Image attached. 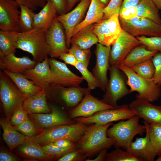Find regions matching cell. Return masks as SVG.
Listing matches in <instances>:
<instances>
[{
  "label": "cell",
  "mask_w": 161,
  "mask_h": 161,
  "mask_svg": "<svg viewBox=\"0 0 161 161\" xmlns=\"http://www.w3.org/2000/svg\"><path fill=\"white\" fill-rule=\"evenodd\" d=\"M64 29L62 24L55 18L46 32V40L50 50L49 55L52 58L59 57L62 53L68 52Z\"/></svg>",
  "instance_id": "cell-14"
},
{
  "label": "cell",
  "mask_w": 161,
  "mask_h": 161,
  "mask_svg": "<svg viewBox=\"0 0 161 161\" xmlns=\"http://www.w3.org/2000/svg\"><path fill=\"white\" fill-rule=\"evenodd\" d=\"M18 150L22 156L28 158L41 160L51 161L55 159L44 152L41 146L27 138L23 144L18 146Z\"/></svg>",
  "instance_id": "cell-26"
},
{
  "label": "cell",
  "mask_w": 161,
  "mask_h": 161,
  "mask_svg": "<svg viewBox=\"0 0 161 161\" xmlns=\"http://www.w3.org/2000/svg\"><path fill=\"white\" fill-rule=\"evenodd\" d=\"M20 14L19 26L21 32H25L33 29V24L35 13L28 7L23 5H19Z\"/></svg>",
  "instance_id": "cell-35"
},
{
  "label": "cell",
  "mask_w": 161,
  "mask_h": 161,
  "mask_svg": "<svg viewBox=\"0 0 161 161\" xmlns=\"http://www.w3.org/2000/svg\"><path fill=\"white\" fill-rule=\"evenodd\" d=\"M50 1L55 7L58 15L66 13V0H48Z\"/></svg>",
  "instance_id": "cell-51"
},
{
  "label": "cell",
  "mask_w": 161,
  "mask_h": 161,
  "mask_svg": "<svg viewBox=\"0 0 161 161\" xmlns=\"http://www.w3.org/2000/svg\"><path fill=\"white\" fill-rule=\"evenodd\" d=\"M159 10H161V0H151Z\"/></svg>",
  "instance_id": "cell-57"
},
{
  "label": "cell",
  "mask_w": 161,
  "mask_h": 161,
  "mask_svg": "<svg viewBox=\"0 0 161 161\" xmlns=\"http://www.w3.org/2000/svg\"><path fill=\"white\" fill-rule=\"evenodd\" d=\"M156 161H161V156H158V158L155 160Z\"/></svg>",
  "instance_id": "cell-59"
},
{
  "label": "cell",
  "mask_w": 161,
  "mask_h": 161,
  "mask_svg": "<svg viewBox=\"0 0 161 161\" xmlns=\"http://www.w3.org/2000/svg\"><path fill=\"white\" fill-rule=\"evenodd\" d=\"M130 150L131 153L142 161L154 160L156 155L146 127L145 136L144 137H137L134 141L131 142Z\"/></svg>",
  "instance_id": "cell-21"
},
{
  "label": "cell",
  "mask_w": 161,
  "mask_h": 161,
  "mask_svg": "<svg viewBox=\"0 0 161 161\" xmlns=\"http://www.w3.org/2000/svg\"><path fill=\"white\" fill-rule=\"evenodd\" d=\"M51 143L62 148L75 149L78 148L77 143L68 139H60Z\"/></svg>",
  "instance_id": "cell-50"
},
{
  "label": "cell",
  "mask_w": 161,
  "mask_h": 161,
  "mask_svg": "<svg viewBox=\"0 0 161 161\" xmlns=\"http://www.w3.org/2000/svg\"><path fill=\"white\" fill-rule=\"evenodd\" d=\"M155 68V73L152 79L154 83L161 85V52H157L151 59Z\"/></svg>",
  "instance_id": "cell-45"
},
{
  "label": "cell",
  "mask_w": 161,
  "mask_h": 161,
  "mask_svg": "<svg viewBox=\"0 0 161 161\" xmlns=\"http://www.w3.org/2000/svg\"><path fill=\"white\" fill-rule=\"evenodd\" d=\"M19 159L11 153L3 150H1L0 152V161H17Z\"/></svg>",
  "instance_id": "cell-53"
},
{
  "label": "cell",
  "mask_w": 161,
  "mask_h": 161,
  "mask_svg": "<svg viewBox=\"0 0 161 161\" xmlns=\"http://www.w3.org/2000/svg\"><path fill=\"white\" fill-rule=\"evenodd\" d=\"M135 115L127 104H122L113 109L102 110L88 117L75 119L77 123L104 125L120 120L128 119Z\"/></svg>",
  "instance_id": "cell-8"
},
{
  "label": "cell",
  "mask_w": 161,
  "mask_h": 161,
  "mask_svg": "<svg viewBox=\"0 0 161 161\" xmlns=\"http://www.w3.org/2000/svg\"><path fill=\"white\" fill-rule=\"evenodd\" d=\"M91 25L83 29L75 35L73 36L71 40V44H74L80 48L86 49L98 42L96 35L91 31Z\"/></svg>",
  "instance_id": "cell-31"
},
{
  "label": "cell",
  "mask_w": 161,
  "mask_h": 161,
  "mask_svg": "<svg viewBox=\"0 0 161 161\" xmlns=\"http://www.w3.org/2000/svg\"><path fill=\"white\" fill-rule=\"evenodd\" d=\"M57 14L55 6L50 1L48 0L40 11L35 13L33 28L41 29L47 32L52 24Z\"/></svg>",
  "instance_id": "cell-24"
},
{
  "label": "cell",
  "mask_w": 161,
  "mask_h": 161,
  "mask_svg": "<svg viewBox=\"0 0 161 161\" xmlns=\"http://www.w3.org/2000/svg\"><path fill=\"white\" fill-rule=\"evenodd\" d=\"M44 30L33 28L25 32H18L17 48L31 54L37 63L43 61L50 52Z\"/></svg>",
  "instance_id": "cell-4"
},
{
  "label": "cell",
  "mask_w": 161,
  "mask_h": 161,
  "mask_svg": "<svg viewBox=\"0 0 161 161\" xmlns=\"http://www.w3.org/2000/svg\"><path fill=\"white\" fill-rule=\"evenodd\" d=\"M135 115L148 123L161 124V105H153L146 100L137 99L129 105Z\"/></svg>",
  "instance_id": "cell-18"
},
{
  "label": "cell",
  "mask_w": 161,
  "mask_h": 161,
  "mask_svg": "<svg viewBox=\"0 0 161 161\" xmlns=\"http://www.w3.org/2000/svg\"><path fill=\"white\" fill-rule=\"evenodd\" d=\"M136 7L137 16L149 19L161 24L159 10L151 0H141Z\"/></svg>",
  "instance_id": "cell-32"
},
{
  "label": "cell",
  "mask_w": 161,
  "mask_h": 161,
  "mask_svg": "<svg viewBox=\"0 0 161 161\" xmlns=\"http://www.w3.org/2000/svg\"><path fill=\"white\" fill-rule=\"evenodd\" d=\"M13 127L16 130L27 137H30L37 135V129L32 121L28 117L21 124Z\"/></svg>",
  "instance_id": "cell-42"
},
{
  "label": "cell",
  "mask_w": 161,
  "mask_h": 161,
  "mask_svg": "<svg viewBox=\"0 0 161 161\" xmlns=\"http://www.w3.org/2000/svg\"><path fill=\"white\" fill-rule=\"evenodd\" d=\"M90 49H83L75 45L72 44L68 52L73 54L77 60L88 67L91 56Z\"/></svg>",
  "instance_id": "cell-38"
},
{
  "label": "cell",
  "mask_w": 161,
  "mask_h": 161,
  "mask_svg": "<svg viewBox=\"0 0 161 161\" xmlns=\"http://www.w3.org/2000/svg\"><path fill=\"white\" fill-rule=\"evenodd\" d=\"M119 17V14L116 13L108 19L107 22V27L114 43L123 30L120 24Z\"/></svg>",
  "instance_id": "cell-39"
},
{
  "label": "cell",
  "mask_w": 161,
  "mask_h": 161,
  "mask_svg": "<svg viewBox=\"0 0 161 161\" xmlns=\"http://www.w3.org/2000/svg\"><path fill=\"white\" fill-rule=\"evenodd\" d=\"M19 4L27 6L33 11L38 7H43L48 0H15Z\"/></svg>",
  "instance_id": "cell-48"
},
{
  "label": "cell",
  "mask_w": 161,
  "mask_h": 161,
  "mask_svg": "<svg viewBox=\"0 0 161 161\" xmlns=\"http://www.w3.org/2000/svg\"><path fill=\"white\" fill-rule=\"evenodd\" d=\"M49 106L51 110L49 113L28 114L37 129L43 131L58 125L75 123L73 121L66 117L56 107L52 105Z\"/></svg>",
  "instance_id": "cell-17"
},
{
  "label": "cell",
  "mask_w": 161,
  "mask_h": 161,
  "mask_svg": "<svg viewBox=\"0 0 161 161\" xmlns=\"http://www.w3.org/2000/svg\"><path fill=\"white\" fill-rule=\"evenodd\" d=\"M143 123L148 130L149 138L156 156H161V124Z\"/></svg>",
  "instance_id": "cell-34"
},
{
  "label": "cell",
  "mask_w": 161,
  "mask_h": 161,
  "mask_svg": "<svg viewBox=\"0 0 161 161\" xmlns=\"http://www.w3.org/2000/svg\"><path fill=\"white\" fill-rule=\"evenodd\" d=\"M130 68L139 75L148 79H152L155 68L151 59L134 66Z\"/></svg>",
  "instance_id": "cell-37"
},
{
  "label": "cell",
  "mask_w": 161,
  "mask_h": 161,
  "mask_svg": "<svg viewBox=\"0 0 161 161\" xmlns=\"http://www.w3.org/2000/svg\"><path fill=\"white\" fill-rule=\"evenodd\" d=\"M111 46L107 47L97 43L95 51L96 62L92 72L97 83V88L105 92L108 83L107 72L110 66L109 54Z\"/></svg>",
  "instance_id": "cell-13"
},
{
  "label": "cell",
  "mask_w": 161,
  "mask_h": 161,
  "mask_svg": "<svg viewBox=\"0 0 161 161\" xmlns=\"http://www.w3.org/2000/svg\"><path fill=\"white\" fill-rule=\"evenodd\" d=\"M0 124L3 130L2 137L11 152L16 147L24 143L28 137L16 130L10 121L1 119Z\"/></svg>",
  "instance_id": "cell-25"
},
{
  "label": "cell",
  "mask_w": 161,
  "mask_h": 161,
  "mask_svg": "<svg viewBox=\"0 0 161 161\" xmlns=\"http://www.w3.org/2000/svg\"><path fill=\"white\" fill-rule=\"evenodd\" d=\"M91 91L88 90L80 102L69 112V118L89 117L100 111L114 108L92 95Z\"/></svg>",
  "instance_id": "cell-16"
},
{
  "label": "cell",
  "mask_w": 161,
  "mask_h": 161,
  "mask_svg": "<svg viewBox=\"0 0 161 161\" xmlns=\"http://www.w3.org/2000/svg\"><path fill=\"white\" fill-rule=\"evenodd\" d=\"M78 70L82 75V77L85 80L88 84V88L90 90L97 88V83L95 79L92 72H89L83 64L78 61L74 66Z\"/></svg>",
  "instance_id": "cell-41"
},
{
  "label": "cell",
  "mask_w": 161,
  "mask_h": 161,
  "mask_svg": "<svg viewBox=\"0 0 161 161\" xmlns=\"http://www.w3.org/2000/svg\"><path fill=\"white\" fill-rule=\"evenodd\" d=\"M106 161H142L127 151H123L120 148H116L107 153Z\"/></svg>",
  "instance_id": "cell-36"
},
{
  "label": "cell",
  "mask_w": 161,
  "mask_h": 161,
  "mask_svg": "<svg viewBox=\"0 0 161 161\" xmlns=\"http://www.w3.org/2000/svg\"><path fill=\"white\" fill-rule=\"evenodd\" d=\"M117 67L127 78V84L130 88L131 93L137 92V99H143L149 102L158 100L161 96L160 86L151 79H148L137 75L130 68L119 65Z\"/></svg>",
  "instance_id": "cell-5"
},
{
  "label": "cell",
  "mask_w": 161,
  "mask_h": 161,
  "mask_svg": "<svg viewBox=\"0 0 161 161\" xmlns=\"http://www.w3.org/2000/svg\"><path fill=\"white\" fill-rule=\"evenodd\" d=\"M157 52L148 50L142 44L131 50L120 65L130 68L151 59Z\"/></svg>",
  "instance_id": "cell-28"
},
{
  "label": "cell",
  "mask_w": 161,
  "mask_h": 161,
  "mask_svg": "<svg viewBox=\"0 0 161 161\" xmlns=\"http://www.w3.org/2000/svg\"><path fill=\"white\" fill-rule=\"evenodd\" d=\"M59 58L60 59L64 61L66 64L74 66H75L78 61L73 54L69 52L62 53Z\"/></svg>",
  "instance_id": "cell-52"
},
{
  "label": "cell",
  "mask_w": 161,
  "mask_h": 161,
  "mask_svg": "<svg viewBox=\"0 0 161 161\" xmlns=\"http://www.w3.org/2000/svg\"><path fill=\"white\" fill-rule=\"evenodd\" d=\"M109 70L110 78L101 100L115 108L118 106L117 101L131 92L126 86V81L121 70L115 66H110Z\"/></svg>",
  "instance_id": "cell-7"
},
{
  "label": "cell",
  "mask_w": 161,
  "mask_h": 161,
  "mask_svg": "<svg viewBox=\"0 0 161 161\" xmlns=\"http://www.w3.org/2000/svg\"><path fill=\"white\" fill-rule=\"evenodd\" d=\"M28 114L22 106L14 112L10 120V123L13 126L19 125L28 117Z\"/></svg>",
  "instance_id": "cell-46"
},
{
  "label": "cell",
  "mask_w": 161,
  "mask_h": 161,
  "mask_svg": "<svg viewBox=\"0 0 161 161\" xmlns=\"http://www.w3.org/2000/svg\"><path fill=\"white\" fill-rule=\"evenodd\" d=\"M49 63L52 79L51 86H78L84 80L82 77L79 76L71 71L65 63L52 58H49Z\"/></svg>",
  "instance_id": "cell-12"
},
{
  "label": "cell",
  "mask_w": 161,
  "mask_h": 161,
  "mask_svg": "<svg viewBox=\"0 0 161 161\" xmlns=\"http://www.w3.org/2000/svg\"><path fill=\"white\" fill-rule=\"evenodd\" d=\"M136 38L147 49L161 52V36L146 37L142 35Z\"/></svg>",
  "instance_id": "cell-40"
},
{
  "label": "cell",
  "mask_w": 161,
  "mask_h": 161,
  "mask_svg": "<svg viewBox=\"0 0 161 161\" xmlns=\"http://www.w3.org/2000/svg\"><path fill=\"white\" fill-rule=\"evenodd\" d=\"M3 72L16 84L26 98L36 94L42 89L21 74L13 73L7 70H3Z\"/></svg>",
  "instance_id": "cell-27"
},
{
  "label": "cell",
  "mask_w": 161,
  "mask_h": 161,
  "mask_svg": "<svg viewBox=\"0 0 161 161\" xmlns=\"http://www.w3.org/2000/svg\"><path fill=\"white\" fill-rule=\"evenodd\" d=\"M0 95L6 119L10 121L14 112L22 106L26 98L16 84L4 72H0Z\"/></svg>",
  "instance_id": "cell-6"
},
{
  "label": "cell",
  "mask_w": 161,
  "mask_h": 161,
  "mask_svg": "<svg viewBox=\"0 0 161 161\" xmlns=\"http://www.w3.org/2000/svg\"><path fill=\"white\" fill-rule=\"evenodd\" d=\"M37 64L27 56L19 58L11 54L0 56V68L12 72L22 74L26 69L33 68Z\"/></svg>",
  "instance_id": "cell-20"
},
{
  "label": "cell",
  "mask_w": 161,
  "mask_h": 161,
  "mask_svg": "<svg viewBox=\"0 0 161 161\" xmlns=\"http://www.w3.org/2000/svg\"><path fill=\"white\" fill-rule=\"evenodd\" d=\"M141 0H123L120 8V10L124 8L130 7H136Z\"/></svg>",
  "instance_id": "cell-54"
},
{
  "label": "cell",
  "mask_w": 161,
  "mask_h": 161,
  "mask_svg": "<svg viewBox=\"0 0 161 161\" xmlns=\"http://www.w3.org/2000/svg\"><path fill=\"white\" fill-rule=\"evenodd\" d=\"M123 2L122 0H110L103 10V19H108L116 13L119 14Z\"/></svg>",
  "instance_id": "cell-44"
},
{
  "label": "cell",
  "mask_w": 161,
  "mask_h": 161,
  "mask_svg": "<svg viewBox=\"0 0 161 161\" xmlns=\"http://www.w3.org/2000/svg\"><path fill=\"white\" fill-rule=\"evenodd\" d=\"M139 119L135 115L108 129L107 135L114 140V145L116 148H122L130 152V146L134 137L137 134L142 135L146 132V127L144 125L139 123Z\"/></svg>",
  "instance_id": "cell-3"
},
{
  "label": "cell",
  "mask_w": 161,
  "mask_h": 161,
  "mask_svg": "<svg viewBox=\"0 0 161 161\" xmlns=\"http://www.w3.org/2000/svg\"><path fill=\"white\" fill-rule=\"evenodd\" d=\"M44 89L36 94L25 98L22 107L28 114L49 113L51 110L47 102Z\"/></svg>",
  "instance_id": "cell-22"
},
{
  "label": "cell",
  "mask_w": 161,
  "mask_h": 161,
  "mask_svg": "<svg viewBox=\"0 0 161 161\" xmlns=\"http://www.w3.org/2000/svg\"><path fill=\"white\" fill-rule=\"evenodd\" d=\"M105 7L100 0H91L85 19L74 28L72 37L88 26L103 20Z\"/></svg>",
  "instance_id": "cell-23"
},
{
  "label": "cell",
  "mask_w": 161,
  "mask_h": 161,
  "mask_svg": "<svg viewBox=\"0 0 161 161\" xmlns=\"http://www.w3.org/2000/svg\"><path fill=\"white\" fill-rule=\"evenodd\" d=\"M91 0H81L72 10L57 16L56 19L62 24L64 30L66 46L69 48L74 28L82 21L90 4Z\"/></svg>",
  "instance_id": "cell-11"
},
{
  "label": "cell",
  "mask_w": 161,
  "mask_h": 161,
  "mask_svg": "<svg viewBox=\"0 0 161 161\" xmlns=\"http://www.w3.org/2000/svg\"><path fill=\"white\" fill-rule=\"evenodd\" d=\"M107 149L104 148L99 152V153L98 156L95 158L93 159H86L85 161H105L106 155L107 153Z\"/></svg>",
  "instance_id": "cell-55"
},
{
  "label": "cell",
  "mask_w": 161,
  "mask_h": 161,
  "mask_svg": "<svg viewBox=\"0 0 161 161\" xmlns=\"http://www.w3.org/2000/svg\"><path fill=\"white\" fill-rule=\"evenodd\" d=\"M119 17L125 20H129L137 16L136 7H130L124 8L119 13Z\"/></svg>",
  "instance_id": "cell-49"
},
{
  "label": "cell",
  "mask_w": 161,
  "mask_h": 161,
  "mask_svg": "<svg viewBox=\"0 0 161 161\" xmlns=\"http://www.w3.org/2000/svg\"><path fill=\"white\" fill-rule=\"evenodd\" d=\"M95 125L77 123L58 125L46 129L40 134L29 138L41 146L64 139L77 143L84 134Z\"/></svg>",
  "instance_id": "cell-1"
},
{
  "label": "cell",
  "mask_w": 161,
  "mask_h": 161,
  "mask_svg": "<svg viewBox=\"0 0 161 161\" xmlns=\"http://www.w3.org/2000/svg\"><path fill=\"white\" fill-rule=\"evenodd\" d=\"M19 5L15 0H0V30L20 32Z\"/></svg>",
  "instance_id": "cell-15"
},
{
  "label": "cell",
  "mask_w": 161,
  "mask_h": 161,
  "mask_svg": "<svg viewBox=\"0 0 161 161\" xmlns=\"http://www.w3.org/2000/svg\"><path fill=\"white\" fill-rule=\"evenodd\" d=\"M19 32L0 30V56L15 54Z\"/></svg>",
  "instance_id": "cell-30"
},
{
  "label": "cell",
  "mask_w": 161,
  "mask_h": 161,
  "mask_svg": "<svg viewBox=\"0 0 161 161\" xmlns=\"http://www.w3.org/2000/svg\"><path fill=\"white\" fill-rule=\"evenodd\" d=\"M22 74L42 89H46L51 86L52 79L48 56L33 68L26 70Z\"/></svg>",
  "instance_id": "cell-19"
},
{
  "label": "cell",
  "mask_w": 161,
  "mask_h": 161,
  "mask_svg": "<svg viewBox=\"0 0 161 161\" xmlns=\"http://www.w3.org/2000/svg\"><path fill=\"white\" fill-rule=\"evenodd\" d=\"M86 158L77 148L64 155L58 159V161H81L85 160Z\"/></svg>",
  "instance_id": "cell-47"
},
{
  "label": "cell",
  "mask_w": 161,
  "mask_h": 161,
  "mask_svg": "<svg viewBox=\"0 0 161 161\" xmlns=\"http://www.w3.org/2000/svg\"><path fill=\"white\" fill-rule=\"evenodd\" d=\"M80 0H66L67 4V12L69 11L75 4Z\"/></svg>",
  "instance_id": "cell-56"
},
{
  "label": "cell",
  "mask_w": 161,
  "mask_h": 161,
  "mask_svg": "<svg viewBox=\"0 0 161 161\" xmlns=\"http://www.w3.org/2000/svg\"><path fill=\"white\" fill-rule=\"evenodd\" d=\"M112 124V123L102 126L95 124L77 143L78 148L86 158L114 145V140L108 137L106 134L108 129Z\"/></svg>",
  "instance_id": "cell-2"
},
{
  "label": "cell",
  "mask_w": 161,
  "mask_h": 161,
  "mask_svg": "<svg viewBox=\"0 0 161 161\" xmlns=\"http://www.w3.org/2000/svg\"><path fill=\"white\" fill-rule=\"evenodd\" d=\"M108 19H103L92 24L90 29L97 36L99 43L109 47L111 46L114 42L107 27Z\"/></svg>",
  "instance_id": "cell-33"
},
{
  "label": "cell",
  "mask_w": 161,
  "mask_h": 161,
  "mask_svg": "<svg viewBox=\"0 0 161 161\" xmlns=\"http://www.w3.org/2000/svg\"><path fill=\"white\" fill-rule=\"evenodd\" d=\"M41 148L44 152L52 156L55 158L59 159L66 154L75 149L62 148L52 143L41 146Z\"/></svg>",
  "instance_id": "cell-43"
},
{
  "label": "cell",
  "mask_w": 161,
  "mask_h": 161,
  "mask_svg": "<svg viewBox=\"0 0 161 161\" xmlns=\"http://www.w3.org/2000/svg\"><path fill=\"white\" fill-rule=\"evenodd\" d=\"M141 44L136 37L123 30L112 45L109 54L110 66H117L131 50Z\"/></svg>",
  "instance_id": "cell-10"
},
{
  "label": "cell",
  "mask_w": 161,
  "mask_h": 161,
  "mask_svg": "<svg viewBox=\"0 0 161 161\" xmlns=\"http://www.w3.org/2000/svg\"><path fill=\"white\" fill-rule=\"evenodd\" d=\"M101 3L105 6H106L109 3L110 0H100Z\"/></svg>",
  "instance_id": "cell-58"
},
{
  "label": "cell",
  "mask_w": 161,
  "mask_h": 161,
  "mask_svg": "<svg viewBox=\"0 0 161 161\" xmlns=\"http://www.w3.org/2000/svg\"><path fill=\"white\" fill-rule=\"evenodd\" d=\"M54 86L59 90L61 97L67 105L73 108L80 102L86 92L89 90L88 88H82L80 86L64 87Z\"/></svg>",
  "instance_id": "cell-29"
},
{
  "label": "cell",
  "mask_w": 161,
  "mask_h": 161,
  "mask_svg": "<svg viewBox=\"0 0 161 161\" xmlns=\"http://www.w3.org/2000/svg\"><path fill=\"white\" fill-rule=\"evenodd\" d=\"M122 29L133 36H161V24L149 19L137 16L129 20L119 17Z\"/></svg>",
  "instance_id": "cell-9"
}]
</instances>
